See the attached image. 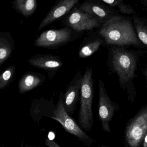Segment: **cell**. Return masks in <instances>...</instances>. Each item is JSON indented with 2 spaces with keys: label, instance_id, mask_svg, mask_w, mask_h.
Listing matches in <instances>:
<instances>
[{
  "label": "cell",
  "instance_id": "obj_22",
  "mask_svg": "<svg viewBox=\"0 0 147 147\" xmlns=\"http://www.w3.org/2000/svg\"><path fill=\"white\" fill-rule=\"evenodd\" d=\"M45 144L46 146L49 147H62L60 146L55 141L51 140L49 138H45Z\"/></svg>",
  "mask_w": 147,
  "mask_h": 147
},
{
  "label": "cell",
  "instance_id": "obj_21",
  "mask_svg": "<svg viewBox=\"0 0 147 147\" xmlns=\"http://www.w3.org/2000/svg\"><path fill=\"white\" fill-rule=\"evenodd\" d=\"M102 1L110 7L114 8V7H117L120 0H102Z\"/></svg>",
  "mask_w": 147,
  "mask_h": 147
},
{
  "label": "cell",
  "instance_id": "obj_10",
  "mask_svg": "<svg viewBox=\"0 0 147 147\" xmlns=\"http://www.w3.org/2000/svg\"><path fill=\"white\" fill-rule=\"evenodd\" d=\"M83 76L80 70H79L70 82L64 94V108L68 114L71 116L76 110L77 102L80 100Z\"/></svg>",
  "mask_w": 147,
  "mask_h": 147
},
{
  "label": "cell",
  "instance_id": "obj_13",
  "mask_svg": "<svg viewBox=\"0 0 147 147\" xmlns=\"http://www.w3.org/2000/svg\"><path fill=\"white\" fill-rule=\"evenodd\" d=\"M55 107L52 98L50 100L44 98L33 100L30 109L31 117L34 121L39 123L43 116L50 117Z\"/></svg>",
  "mask_w": 147,
  "mask_h": 147
},
{
  "label": "cell",
  "instance_id": "obj_26",
  "mask_svg": "<svg viewBox=\"0 0 147 147\" xmlns=\"http://www.w3.org/2000/svg\"><path fill=\"white\" fill-rule=\"evenodd\" d=\"M24 140L23 139L21 142V144H20V147H24Z\"/></svg>",
  "mask_w": 147,
  "mask_h": 147
},
{
  "label": "cell",
  "instance_id": "obj_6",
  "mask_svg": "<svg viewBox=\"0 0 147 147\" xmlns=\"http://www.w3.org/2000/svg\"><path fill=\"white\" fill-rule=\"evenodd\" d=\"M147 134V107L131 119L126 128V142L131 147H138Z\"/></svg>",
  "mask_w": 147,
  "mask_h": 147
},
{
  "label": "cell",
  "instance_id": "obj_20",
  "mask_svg": "<svg viewBox=\"0 0 147 147\" xmlns=\"http://www.w3.org/2000/svg\"><path fill=\"white\" fill-rule=\"evenodd\" d=\"M117 7L119 11L122 14L131 15L133 16L136 15V13L134 8L130 5L125 4L123 0H120Z\"/></svg>",
  "mask_w": 147,
  "mask_h": 147
},
{
  "label": "cell",
  "instance_id": "obj_5",
  "mask_svg": "<svg viewBox=\"0 0 147 147\" xmlns=\"http://www.w3.org/2000/svg\"><path fill=\"white\" fill-rule=\"evenodd\" d=\"M82 34V32H77L67 27L48 30L41 33L34 45L38 47L56 49L73 42Z\"/></svg>",
  "mask_w": 147,
  "mask_h": 147
},
{
  "label": "cell",
  "instance_id": "obj_17",
  "mask_svg": "<svg viewBox=\"0 0 147 147\" xmlns=\"http://www.w3.org/2000/svg\"><path fill=\"white\" fill-rule=\"evenodd\" d=\"M12 4L17 12L26 18L32 16L37 7L36 0H16Z\"/></svg>",
  "mask_w": 147,
  "mask_h": 147
},
{
  "label": "cell",
  "instance_id": "obj_25",
  "mask_svg": "<svg viewBox=\"0 0 147 147\" xmlns=\"http://www.w3.org/2000/svg\"><path fill=\"white\" fill-rule=\"evenodd\" d=\"M143 147H147V134L145 136L144 138L143 143Z\"/></svg>",
  "mask_w": 147,
  "mask_h": 147
},
{
  "label": "cell",
  "instance_id": "obj_29",
  "mask_svg": "<svg viewBox=\"0 0 147 147\" xmlns=\"http://www.w3.org/2000/svg\"><path fill=\"white\" fill-rule=\"evenodd\" d=\"M1 147H5V146H2V145H1Z\"/></svg>",
  "mask_w": 147,
  "mask_h": 147
},
{
  "label": "cell",
  "instance_id": "obj_8",
  "mask_svg": "<svg viewBox=\"0 0 147 147\" xmlns=\"http://www.w3.org/2000/svg\"><path fill=\"white\" fill-rule=\"evenodd\" d=\"M98 84L99 118L103 130L108 133H111V131L110 128V123L116 111L117 105L116 103L112 101L108 96L103 81L99 80Z\"/></svg>",
  "mask_w": 147,
  "mask_h": 147
},
{
  "label": "cell",
  "instance_id": "obj_12",
  "mask_svg": "<svg viewBox=\"0 0 147 147\" xmlns=\"http://www.w3.org/2000/svg\"><path fill=\"white\" fill-rule=\"evenodd\" d=\"M31 66L39 68L49 72H55L63 66L60 57L49 54H37L28 61Z\"/></svg>",
  "mask_w": 147,
  "mask_h": 147
},
{
  "label": "cell",
  "instance_id": "obj_7",
  "mask_svg": "<svg viewBox=\"0 0 147 147\" xmlns=\"http://www.w3.org/2000/svg\"><path fill=\"white\" fill-rule=\"evenodd\" d=\"M64 25L79 32L98 29L101 24L94 17L80 9L75 8L64 20Z\"/></svg>",
  "mask_w": 147,
  "mask_h": 147
},
{
  "label": "cell",
  "instance_id": "obj_14",
  "mask_svg": "<svg viewBox=\"0 0 147 147\" xmlns=\"http://www.w3.org/2000/svg\"><path fill=\"white\" fill-rule=\"evenodd\" d=\"M104 44L105 41L98 33L88 36L81 45L79 51V57L84 59L91 56Z\"/></svg>",
  "mask_w": 147,
  "mask_h": 147
},
{
  "label": "cell",
  "instance_id": "obj_24",
  "mask_svg": "<svg viewBox=\"0 0 147 147\" xmlns=\"http://www.w3.org/2000/svg\"><path fill=\"white\" fill-rule=\"evenodd\" d=\"M143 74L146 79V84H147V66L143 70Z\"/></svg>",
  "mask_w": 147,
  "mask_h": 147
},
{
  "label": "cell",
  "instance_id": "obj_1",
  "mask_svg": "<svg viewBox=\"0 0 147 147\" xmlns=\"http://www.w3.org/2000/svg\"><path fill=\"white\" fill-rule=\"evenodd\" d=\"M147 50H129L124 47L108 48L107 67L118 78L121 88L126 93L128 100L133 103L137 96L134 80L140 58Z\"/></svg>",
  "mask_w": 147,
  "mask_h": 147
},
{
  "label": "cell",
  "instance_id": "obj_18",
  "mask_svg": "<svg viewBox=\"0 0 147 147\" xmlns=\"http://www.w3.org/2000/svg\"><path fill=\"white\" fill-rule=\"evenodd\" d=\"M132 19L138 38L147 50V18L136 15Z\"/></svg>",
  "mask_w": 147,
  "mask_h": 147
},
{
  "label": "cell",
  "instance_id": "obj_28",
  "mask_svg": "<svg viewBox=\"0 0 147 147\" xmlns=\"http://www.w3.org/2000/svg\"><path fill=\"white\" fill-rule=\"evenodd\" d=\"M108 147V146H100V147Z\"/></svg>",
  "mask_w": 147,
  "mask_h": 147
},
{
  "label": "cell",
  "instance_id": "obj_4",
  "mask_svg": "<svg viewBox=\"0 0 147 147\" xmlns=\"http://www.w3.org/2000/svg\"><path fill=\"white\" fill-rule=\"evenodd\" d=\"M63 101L64 94L61 92L58 102L50 118L59 122L67 132L74 136L84 145L89 147L93 143L94 140L82 129L74 118L68 114L64 108Z\"/></svg>",
  "mask_w": 147,
  "mask_h": 147
},
{
  "label": "cell",
  "instance_id": "obj_19",
  "mask_svg": "<svg viewBox=\"0 0 147 147\" xmlns=\"http://www.w3.org/2000/svg\"><path fill=\"white\" fill-rule=\"evenodd\" d=\"M16 72L14 65L7 67L0 75V89L3 90L8 86L13 81Z\"/></svg>",
  "mask_w": 147,
  "mask_h": 147
},
{
  "label": "cell",
  "instance_id": "obj_16",
  "mask_svg": "<svg viewBox=\"0 0 147 147\" xmlns=\"http://www.w3.org/2000/svg\"><path fill=\"white\" fill-rule=\"evenodd\" d=\"M15 42L9 32L0 33V67L11 56Z\"/></svg>",
  "mask_w": 147,
  "mask_h": 147
},
{
  "label": "cell",
  "instance_id": "obj_11",
  "mask_svg": "<svg viewBox=\"0 0 147 147\" xmlns=\"http://www.w3.org/2000/svg\"><path fill=\"white\" fill-rule=\"evenodd\" d=\"M79 0H61L57 3L48 13L38 27L40 31L46 26L61 18L77 5Z\"/></svg>",
  "mask_w": 147,
  "mask_h": 147
},
{
  "label": "cell",
  "instance_id": "obj_27",
  "mask_svg": "<svg viewBox=\"0 0 147 147\" xmlns=\"http://www.w3.org/2000/svg\"><path fill=\"white\" fill-rule=\"evenodd\" d=\"M24 147H38L36 146H32V145H29V144H26L25 146Z\"/></svg>",
  "mask_w": 147,
  "mask_h": 147
},
{
  "label": "cell",
  "instance_id": "obj_2",
  "mask_svg": "<svg viewBox=\"0 0 147 147\" xmlns=\"http://www.w3.org/2000/svg\"><path fill=\"white\" fill-rule=\"evenodd\" d=\"M98 33L105 44L110 46H134L144 48L138 38L132 19L117 15L107 20L98 28Z\"/></svg>",
  "mask_w": 147,
  "mask_h": 147
},
{
  "label": "cell",
  "instance_id": "obj_15",
  "mask_svg": "<svg viewBox=\"0 0 147 147\" xmlns=\"http://www.w3.org/2000/svg\"><path fill=\"white\" fill-rule=\"evenodd\" d=\"M43 75L35 72H26L21 77L18 83L20 93L24 94L36 88L45 81Z\"/></svg>",
  "mask_w": 147,
  "mask_h": 147
},
{
  "label": "cell",
  "instance_id": "obj_23",
  "mask_svg": "<svg viewBox=\"0 0 147 147\" xmlns=\"http://www.w3.org/2000/svg\"><path fill=\"white\" fill-rule=\"evenodd\" d=\"M140 2L147 12V0H142L140 1Z\"/></svg>",
  "mask_w": 147,
  "mask_h": 147
},
{
  "label": "cell",
  "instance_id": "obj_9",
  "mask_svg": "<svg viewBox=\"0 0 147 147\" xmlns=\"http://www.w3.org/2000/svg\"><path fill=\"white\" fill-rule=\"evenodd\" d=\"M81 10L93 16L102 24L111 17L119 15V11L110 7L102 0L86 1L80 7Z\"/></svg>",
  "mask_w": 147,
  "mask_h": 147
},
{
  "label": "cell",
  "instance_id": "obj_3",
  "mask_svg": "<svg viewBox=\"0 0 147 147\" xmlns=\"http://www.w3.org/2000/svg\"><path fill=\"white\" fill-rule=\"evenodd\" d=\"M94 80L92 67H87L83 75L81 86L80 110L78 123L84 131L91 130L94 125L92 104L93 100Z\"/></svg>",
  "mask_w": 147,
  "mask_h": 147
}]
</instances>
